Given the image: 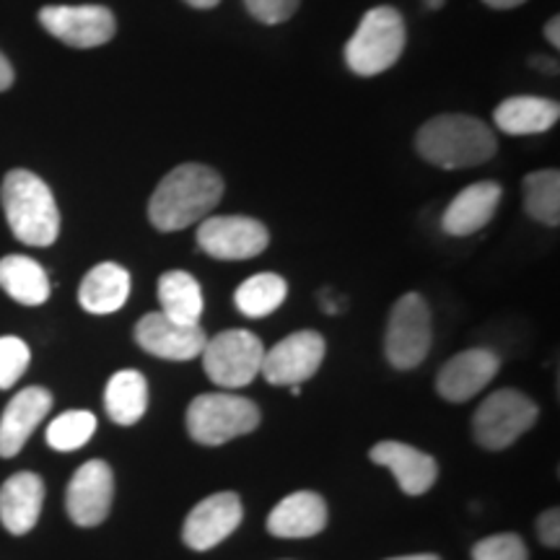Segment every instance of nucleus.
I'll return each instance as SVG.
<instances>
[{"label":"nucleus","mask_w":560,"mask_h":560,"mask_svg":"<svg viewBox=\"0 0 560 560\" xmlns=\"http://www.w3.org/2000/svg\"><path fill=\"white\" fill-rule=\"evenodd\" d=\"M374 465H382L395 475L397 486L405 495H423L433 488L439 478V465L431 454L416 450V446L402 444V441H380L369 452Z\"/></svg>","instance_id":"17"},{"label":"nucleus","mask_w":560,"mask_h":560,"mask_svg":"<svg viewBox=\"0 0 560 560\" xmlns=\"http://www.w3.org/2000/svg\"><path fill=\"white\" fill-rule=\"evenodd\" d=\"M11 86H13V68H11V62L5 60V55L0 52V91H5Z\"/></svg>","instance_id":"33"},{"label":"nucleus","mask_w":560,"mask_h":560,"mask_svg":"<svg viewBox=\"0 0 560 560\" xmlns=\"http://www.w3.org/2000/svg\"><path fill=\"white\" fill-rule=\"evenodd\" d=\"M0 289L24 306H39L50 299V278L37 260L9 255L0 260Z\"/></svg>","instance_id":"24"},{"label":"nucleus","mask_w":560,"mask_h":560,"mask_svg":"<svg viewBox=\"0 0 560 560\" xmlns=\"http://www.w3.org/2000/svg\"><path fill=\"white\" fill-rule=\"evenodd\" d=\"M433 342L431 310L423 296L405 293L392 306L387 322V338H384V353L397 371H410L423 363Z\"/></svg>","instance_id":"8"},{"label":"nucleus","mask_w":560,"mask_h":560,"mask_svg":"<svg viewBox=\"0 0 560 560\" xmlns=\"http://www.w3.org/2000/svg\"><path fill=\"white\" fill-rule=\"evenodd\" d=\"M423 3H425V5H429V9H433V11H439V9H441V5H444V3H446V0H423Z\"/></svg>","instance_id":"39"},{"label":"nucleus","mask_w":560,"mask_h":560,"mask_svg":"<svg viewBox=\"0 0 560 560\" xmlns=\"http://www.w3.org/2000/svg\"><path fill=\"white\" fill-rule=\"evenodd\" d=\"M130 272L117 262H102L86 272L79 289V304L89 314H115L130 299Z\"/></svg>","instance_id":"21"},{"label":"nucleus","mask_w":560,"mask_h":560,"mask_svg":"<svg viewBox=\"0 0 560 560\" xmlns=\"http://www.w3.org/2000/svg\"><path fill=\"white\" fill-rule=\"evenodd\" d=\"M115 499V475L104 459H91L75 470L66 490L70 522L79 527H100Z\"/></svg>","instance_id":"12"},{"label":"nucleus","mask_w":560,"mask_h":560,"mask_svg":"<svg viewBox=\"0 0 560 560\" xmlns=\"http://www.w3.org/2000/svg\"><path fill=\"white\" fill-rule=\"evenodd\" d=\"M560 117V104L542 96H511L493 112L495 128L509 136H537L550 130Z\"/></svg>","instance_id":"22"},{"label":"nucleus","mask_w":560,"mask_h":560,"mask_svg":"<svg viewBox=\"0 0 560 560\" xmlns=\"http://www.w3.org/2000/svg\"><path fill=\"white\" fill-rule=\"evenodd\" d=\"M136 342L145 353L164 361H192L206 348L208 335L200 325H182L164 312H151L136 325Z\"/></svg>","instance_id":"14"},{"label":"nucleus","mask_w":560,"mask_h":560,"mask_svg":"<svg viewBox=\"0 0 560 560\" xmlns=\"http://www.w3.org/2000/svg\"><path fill=\"white\" fill-rule=\"evenodd\" d=\"M244 516L242 499L231 490L213 493L202 499L190 514H187L185 527H182V540L192 550H210L221 545L229 535L240 529Z\"/></svg>","instance_id":"13"},{"label":"nucleus","mask_w":560,"mask_h":560,"mask_svg":"<svg viewBox=\"0 0 560 560\" xmlns=\"http://www.w3.org/2000/svg\"><path fill=\"white\" fill-rule=\"evenodd\" d=\"M5 221L13 236L30 247H50L60 234V210L45 179L30 170H13L5 174L0 187Z\"/></svg>","instance_id":"3"},{"label":"nucleus","mask_w":560,"mask_h":560,"mask_svg":"<svg viewBox=\"0 0 560 560\" xmlns=\"http://www.w3.org/2000/svg\"><path fill=\"white\" fill-rule=\"evenodd\" d=\"M501 369V359L488 348L462 350L441 366L436 389L446 402H467L480 395Z\"/></svg>","instance_id":"15"},{"label":"nucleus","mask_w":560,"mask_h":560,"mask_svg":"<svg viewBox=\"0 0 560 560\" xmlns=\"http://www.w3.org/2000/svg\"><path fill=\"white\" fill-rule=\"evenodd\" d=\"M39 24L62 45L91 50L115 37V13L104 5H47L39 11Z\"/></svg>","instance_id":"11"},{"label":"nucleus","mask_w":560,"mask_h":560,"mask_svg":"<svg viewBox=\"0 0 560 560\" xmlns=\"http://www.w3.org/2000/svg\"><path fill=\"white\" fill-rule=\"evenodd\" d=\"M42 503H45V482L34 472H16L0 488V524L11 535H26L37 527Z\"/></svg>","instance_id":"20"},{"label":"nucleus","mask_w":560,"mask_h":560,"mask_svg":"<svg viewBox=\"0 0 560 560\" xmlns=\"http://www.w3.org/2000/svg\"><path fill=\"white\" fill-rule=\"evenodd\" d=\"M537 535H540V542L545 548H560V511L556 506L540 514V520H537Z\"/></svg>","instance_id":"32"},{"label":"nucleus","mask_w":560,"mask_h":560,"mask_svg":"<svg viewBox=\"0 0 560 560\" xmlns=\"http://www.w3.org/2000/svg\"><path fill=\"white\" fill-rule=\"evenodd\" d=\"M327 342L317 330H299L265 350L260 374L276 387H301L317 374Z\"/></svg>","instance_id":"10"},{"label":"nucleus","mask_w":560,"mask_h":560,"mask_svg":"<svg viewBox=\"0 0 560 560\" xmlns=\"http://www.w3.org/2000/svg\"><path fill=\"white\" fill-rule=\"evenodd\" d=\"M52 395L45 387H26L5 405L0 416V457L11 459L24 450L34 429L50 416Z\"/></svg>","instance_id":"16"},{"label":"nucleus","mask_w":560,"mask_h":560,"mask_svg":"<svg viewBox=\"0 0 560 560\" xmlns=\"http://www.w3.org/2000/svg\"><path fill=\"white\" fill-rule=\"evenodd\" d=\"M482 3L490 5V9H499V11H509V9H516V5L527 3V0H482Z\"/></svg>","instance_id":"35"},{"label":"nucleus","mask_w":560,"mask_h":560,"mask_svg":"<svg viewBox=\"0 0 560 560\" xmlns=\"http://www.w3.org/2000/svg\"><path fill=\"white\" fill-rule=\"evenodd\" d=\"M540 418L535 400L520 389H499L478 405L472 416L475 441L488 452L509 450Z\"/></svg>","instance_id":"6"},{"label":"nucleus","mask_w":560,"mask_h":560,"mask_svg":"<svg viewBox=\"0 0 560 560\" xmlns=\"http://www.w3.org/2000/svg\"><path fill=\"white\" fill-rule=\"evenodd\" d=\"M223 198V179L206 164H182L172 170L149 200V219L159 231H182L208 219Z\"/></svg>","instance_id":"1"},{"label":"nucleus","mask_w":560,"mask_h":560,"mask_svg":"<svg viewBox=\"0 0 560 560\" xmlns=\"http://www.w3.org/2000/svg\"><path fill=\"white\" fill-rule=\"evenodd\" d=\"M327 527V503L314 490L285 495L268 516V532L280 540H306Z\"/></svg>","instance_id":"18"},{"label":"nucleus","mask_w":560,"mask_h":560,"mask_svg":"<svg viewBox=\"0 0 560 560\" xmlns=\"http://www.w3.org/2000/svg\"><path fill=\"white\" fill-rule=\"evenodd\" d=\"M558 26H560V21H558V16H552L548 24H545V37H548V42L552 47H560V34H558Z\"/></svg>","instance_id":"34"},{"label":"nucleus","mask_w":560,"mask_h":560,"mask_svg":"<svg viewBox=\"0 0 560 560\" xmlns=\"http://www.w3.org/2000/svg\"><path fill=\"white\" fill-rule=\"evenodd\" d=\"M405 50V21L392 5H376L361 19L346 45V62L361 79L389 70Z\"/></svg>","instance_id":"5"},{"label":"nucleus","mask_w":560,"mask_h":560,"mask_svg":"<svg viewBox=\"0 0 560 560\" xmlns=\"http://www.w3.org/2000/svg\"><path fill=\"white\" fill-rule=\"evenodd\" d=\"M104 408L112 423L136 425L149 410V382L136 369H122L112 376L104 392Z\"/></svg>","instance_id":"23"},{"label":"nucleus","mask_w":560,"mask_h":560,"mask_svg":"<svg viewBox=\"0 0 560 560\" xmlns=\"http://www.w3.org/2000/svg\"><path fill=\"white\" fill-rule=\"evenodd\" d=\"M187 3H190L192 9H213V5H219L221 0H187Z\"/></svg>","instance_id":"38"},{"label":"nucleus","mask_w":560,"mask_h":560,"mask_svg":"<svg viewBox=\"0 0 560 560\" xmlns=\"http://www.w3.org/2000/svg\"><path fill=\"white\" fill-rule=\"evenodd\" d=\"M524 210L535 221L545 226H558L560 223V172L540 170L532 172L522 182Z\"/></svg>","instance_id":"27"},{"label":"nucleus","mask_w":560,"mask_h":560,"mask_svg":"<svg viewBox=\"0 0 560 560\" xmlns=\"http://www.w3.org/2000/svg\"><path fill=\"white\" fill-rule=\"evenodd\" d=\"M32 361V350L21 338H0V389H11Z\"/></svg>","instance_id":"29"},{"label":"nucleus","mask_w":560,"mask_h":560,"mask_svg":"<svg viewBox=\"0 0 560 560\" xmlns=\"http://www.w3.org/2000/svg\"><path fill=\"white\" fill-rule=\"evenodd\" d=\"M161 312L182 325H200L202 317V289L190 272L170 270L159 278Z\"/></svg>","instance_id":"25"},{"label":"nucleus","mask_w":560,"mask_h":560,"mask_svg":"<svg viewBox=\"0 0 560 560\" xmlns=\"http://www.w3.org/2000/svg\"><path fill=\"white\" fill-rule=\"evenodd\" d=\"M416 149L439 170H470L495 156L499 140L478 117L439 115L418 130Z\"/></svg>","instance_id":"2"},{"label":"nucleus","mask_w":560,"mask_h":560,"mask_svg":"<svg viewBox=\"0 0 560 560\" xmlns=\"http://www.w3.org/2000/svg\"><path fill=\"white\" fill-rule=\"evenodd\" d=\"M96 433V416L89 410H68L47 425V444L55 452H75Z\"/></svg>","instance_id":"28"},{"label":"nucleus","mask_w":560,"mask_h":560,"mask_svg":"<svg viewBox=\"0 0 560 560\" xmlns=\"http://www.w3.org/2000/svg\"><path fill=\"white\" fill-rule=\"evenodd\" d=\"M285 296H289V283L278 272H260L252 276L234 293V304L244 317L260 319L280 310Z\"/></svg>","instance_id":"26"},{"label":"nucleus","mask_w":560,"mask_h":560,"mask_svg":"<svg viewBox=\"0 0 560 560\" xmlns=\"http://www.w3.org/2000/svg\"><path fill=\"white\" fill-rule=\"evenodd\" d=\"M472 560H529V550L520 535L501 532V535L482 537L475 542Z\"/></svg>","instance_id":"30"},{"label":"nucleus","mask_w":560,"mask_h":560,"mask_svg":"<svg viewBox=\"0 0 560 560\" xmlns=\"http://www.w3.org/2000/svg\"><path fill=\"white\" fill-rule=\"evenodd\" d=\"M503 190L499 182H475L465 187L444 210L441 226L450 236H470L488 226L501 206Z\"/></svg>","instance_id":"19"},{"label":"nucleus","mask_w":560,"mask_h":560,"mask_svg":"<svg viewBox=\"0 0 560 560\" xmlns=\"http://www.w3.org/2000/svg\"><path fill=\"white\" fill-rule=\"evenodd\" d=\"M270 244L265 223L247 215H210L198 226V247L215 260H252Z\"/></svg>","instance_id":"9"},{"label":"nucleus","mask_w":560,"mask_h":560,"mask_svg":"<svg viewBox=\"0 0 560 560\" xmlns=\"http://www.w3.org/2000/svg\"><path fill=\"white\" fill-rule=\"evenodd\" d=\"M532 62H535V68H540L542 73H552V75L558 73V62L556 60L548 62V58H535Z\"/></svg>","instance_id":"36"},{"label":"nucleus","mask_w":560,"mask_h":560,"mask_svg":"<svg viewBox=\"0 0 560 560\" xmlns=\"http://www.w3.org/2000/svg\"><path fill=\"white\" fill-rule=\"evenodd\" d=\"M260 420L262 412L255 402L231 392H202L187 408V431L202 446H221L247 436Z\"/></svg>","instance_id":"4"},{"label":"nucleus","mask_w":560,"mask_h":560,"mask_svg":"<svg viewBox=\"0 0 560 560\" xmlns=\"http://www.w3.org/2000/svg\"><path fill=\"white\" fill-rule=\"evenodd\" d=\"M301 0H244L252 19H257L260 24H283L296 13Z\"/></svg>","instance_id":"31"},{"label":"nucleus","mask_w":560,"mask_h":560,"mask_svg":"<svg viewBox=\"0 0 560 560\" xmlns=\"http://www.w3.org/2000/svg\"><path fill=\"white\" fill-rule=\"evenodd\" d=\"M387 560H441V558L433 556V552H416V556H397Z\"/></svg>","instance_id":"37"},{"label":"nucleus","mask_w":560,"mask_h":560,"mask_svg":"<svg viewBox=\"0 0 560 560\" xmlns=\"http://www.w3.org/2000/svg\"><path fill=\"white\" fill-rule=\"evenodd\" d=\"M200 359L215 387L242 389L260 374L265 346L249 330H223L206 342Z\"/></svg>","instance_id":"7"}]
</instances>
